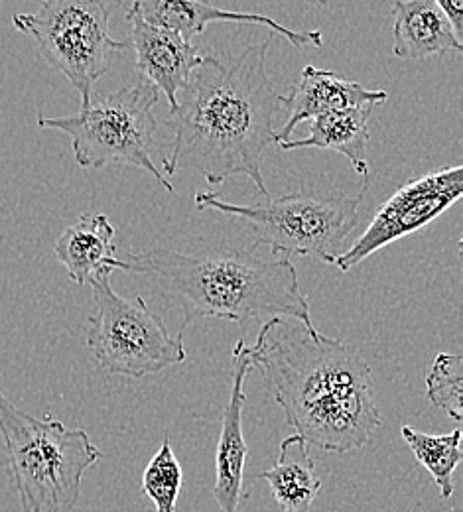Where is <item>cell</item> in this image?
<instances>
[{
	"mask_svg": "<svg viewBox=\"0 0 463 512\" xmlns=\"http://www.w3.org/2000/svg\"><path fill=\"white\" fill-rule=\"evenodd\" d=\"M272 36L268 32L263 42L247 46L239 56L203 54L170 111L174 142L162 164L166 178L192 170L209 186H219L245 176L263 197H270L263 158L268 146L276 144L274 119L284 109V97L266 71Z\"/></svg>",
	"mask_w": 463,
	"mask_h": 512,
	"instance_id": "cell-1",
	"label": "cell"
},
{
	"mask_svg": "<svg viewBox=\"0 0 463 512\" xmlns=\"http://www.w3.org/2000/svg\"><path fill=\"white\" fill-rule=\"evenodd\" d=\"M239 343L308 446L345 455L381 428L373 371L351 345L294 318H270L253 345Z\"/></svg>",
	"mask_w": 463,
	"mask_h": 512,
	"instance_id": "cell-2",
	"label": "cell"
},
{
	"mask_svg": "<svg viewBox=\"0 0 463 512\" xmlns=\"http://www.w3.org/2000/svg\"><path fill=\"white\" fill-rule=\"evenodd\" d=\"M123 260L127 274L146 276L162 296L182 306V335L207 318L231 323L294 318L314 325L308 298L288 258L263 260L255 256V247L205 256L152 247Z\"/></svg>",
	"mask_w": 463,
	"mask_h": 512,
	"instance_id": "cell-3",
	"label": "cell"
},
{
	"mask_svg": "<svg viewBox=\"0 0 463 512\" xmlns=\"http://www.w3.org/2000/svg\"><path fill=\"white\" fill-rule=\"evenodd\" d=\"M0 436L20 512L75 511L85 473L103 459L89 434L52 414L30 416L0 390Z\"/></svg>",
	"mask_w": 463,
	"mask_h": 512,
	"instance_id": "cell-4",
	"label": "cell"
},
{
	"mask_svg": "<svg viewBox=\"0 0 463 512\" xmlns=\"http://www.w3.org/2000/svg\"><path fill=\"white\" fill-rule=\"evenodd\" d=\"M365 192L367 184L357 195L300 190L255 203H229L217 193L201 192L196 195V207L239 219L255 233L253 247L265 245L276 258L304 256L335 264L359 227Z\"/></svg>",
	"mask_w": 463,
	"mask_h": 512,
	"instance_id": "cell-5",
	"label": "cell"
},
{
	"mask_svg": "<svg viewBox=\"0 0 463 512\" xmlns=\"http://www.w3.org/2000/svg\"><path fill=\"white\" fill-rule=\"evenodd\" d=\"M160 93L146 81L123 85L105 99L91 103L71 117L38 115L42 128L62 130L71 138L75 162L81 168H105L109 164H127L150 174L164 190L174 192L166 174L154 164L158 152L164 164L166 154L156 144L154 105Z\"/></svg>",
	"mask_w": 463,
	"mask_h": 512,
	"instance_id": "cell-6",
	"label": "cell"
},
{
	"mask_svg": "<svg viewBox=\"0 0 463 512\" xmlns=\"http://www.w3.org/2000/svg\"><path fill=\"white\" fill-rule=\"evenodd\" d=\"M30 14H14L12 24L36 40L42 58L62 71L81 97V109L93 103L95 83L129 48L109 32L105 0H40Z\"/></svg>",
	"mask_w": 463,
	"mask_h": 512,
	"instance_id": "cell-7",
	"label": "cell"
},
{
	"mask_svg": "<svg viewBox=\"0 0 463 512\" xmlns=\"http://www.w3.org/2000/svg\"><path fill=\"white\" fill-rule=\"evenodd\" d=\"M89 284L97 310L87 320L85 341L103 371L142 379L186 361L184 335H170L166 323L148 308L144 298L119 296L111 286V276Z\"/></svg>",
	"mask_w": 463,
	"mask_h": 512,
	"instance_id": "cell-8",
	"label": "cell"
},
{
	"mask_svg": "<svg viewBox=\"0 0 463 512\" xmlns=\"http://www.w3.org/2000/svg\"><path fill=\"white\" fill-rule=\"evenodd\" d=\"M462 193V166H444L436 172L404 182L397 192L379 205L359 239L337 256L335 266L341 272H349L398 239L422 231L448 211Z\"/></svg>",
	"mask_w": 463,
	"mask_h": 512,
	"instance_id": "cell-9",
	"label": "cell"
},
{
	"mask_svg": "<svg viewBox=\"0 0 463 512\" xmlns=\"http://www.w3.org/2000/svg\"><path fill=\"white\" fill-rule=\"evenodd\" d=\"M255 371L237 341L231 357V394L223 408L219 442L215 449L213 501L219 512H243L249 493L243 491V477L249 448L243 434V408L247 402L245 381Z\"/></svg>",
	"mask_w": 463,
	"mask_h": 512,
	"instance_id": "cell-10",
	"label": "cell"
},
{
	"mask_svg": "<svg viewBox=\"0 0 463 512\" xmlns=\"http://www.w3.org/2000/svg\"><path fill=\"white\" fill-rule=\"evenodd\" d=\"M127 20L131 22V42L127 44L134 50L140 81L156 87L174 111L178 95L203 58L198 44L133 14H127Z\"/></svg>",
	"mask_w": 463,
	"mask_h": 512,
	"instance_id": "cell-11",
	"label": "cell"
},
{
	"mask_svg": "<svg viewBox=\"0 0 463 512\" xmlns=\"http://www.w3.org/2000/svg\"><path fill=\"white\" fill-rule=\"evenodd\" d=\"M127 14L138 16L148 24L172 30L186 40H196L205 32L209 24L239 22V24L266 26L270 32L284 36L294 48H302L306 44H314L320 48L324 44V34L318 30L296 32L263 14L235 12V10L213 6L205 0H133Z\"/></svg>",
	"mask_w": 463,
	"mask_h": 512,
	"instance_id": "cell-12",
	"label": "cell"
},
{
	"mask_svg": "<svg viewBox=\"0 0 463 512\" xmlns=\"http://www.w3.org/2000/svg\"><path fill=\"white\" fill-rule=\"evenodd\" d=\"M387 99V91L369 89L357 81L339 77L330 69L306 65L290 97H284L288 119L280 130H276V144L292 140V132L300 123L357 107H375Z\"/></svg>",
	"mask_w": 463,
	"mask_h": 512,
	"instance_id": "cell-13",
	"label": "cell"
},
{
	"mask_svg": "<svg viewBox=\"0 0 463 512\" xmlns=\"http://www.w3.org/2000/svg\"><path fill=\"white\" fill-rule=\"evenodd\" d=\"M115 227L103 213L81 215L60 235L54 255L66 266L75 284L111 276L115 270L127 272V262L117 255Z\"/></svg>",
	"mask_w": 463,
	"mask_h": 512,
	"instance_id": "cell-14",
	"label": "cell"
},
{
	"mask_svg": "<svg viewBox=\"0 0 463 512\" xmlns=\"http://www.w3.org/2000/svg\"><path fill=\"white\" fill-rule=\"evenodd\" d=\"M448 16L432 0H397L393 4V54L402 60H426L462 52Z\"/></svg>",
	"mask_w": 463,
	"mask_h": 512,
	"instance_id": "cell-15",
	"label": "cell"
},
{
	"mask_svg": "<svg viewBox=\"0 0 463 512\" xmlns=\"http://www.w3.org/2000/svg\"><path fill=\"white\" fill-rule=\"evenodd\" d=\"M253 479L265 481L284 512H308L322 491V479L310 446L296 434L280 444L276 463Z\"/></svg>",
	"mask_w": 463,
	"mask_h": 512,
	"instance_id": "cell-16",
	"label": "cell"
},
{
	"mask_svg": "<svg viewBox=\"0 0 463 512\" xmlns=\"http://www.w3.org/2000/svg\"><path fill=\"white\" fill-rule=\"evenodd\" d=\"M373 107H357L341 113H330L312 121L308 136L298 140H286L278 146L286 152L300 148H320L343 154L355 168L357 174L369 176L367 140H369V117Z\"/></svg>",
	"mask_w": 463,
	"mask_h": 512,
	"instance_id": "cell-17",
	"label": "cell"
},
{
	"mask_svg": "<svg viewBox=\"0 0 463 512\" xmlns=\"http://www.w3.org/2000/svg\"><path fill=\"white\" fill-rule=\"evenodd\" d=\"M400 434L416 461L432 475L442 499H452L456 491L454 473L463 459L462 430L456 428L450 434L434 436L418 432L410 426H402Z\"/></svg>",
	"mask_w": 463,
	"mask_h": 512,
	"instance_id": "cell-18",
	"label": "cell"
},
{
	"mask_svg": "<svg viewBox=\"0 0 463 512\" xmlns=\"http://www.w3.org/2000/svg\"><path fill=\"white\" fill-rule=\"evenodd\" d=\"M182 483V465L174 455L170 436L166 434L162 446L142 473V491L154 503L156 512H176Z\"/></svg>",
	"mask_w": 463,
	"mask_h": 512,
	"instance_id": "cell-19",
	"label": "cell"
},
{
	"mask_svg": "<svg viewBox=\"0 0 463 512\" xmlns=\"http://www.w3.org/2000/svg\"><path fill=\"white\" fill-rule=\"evenodd\" d=\"M462 390V355L438 353L426 375V398L460 422L463 418Z\"/></svg>",
	"mask_w": 463,
	"mask_h": 512,
	"instance_id": "cell-20",
	"label": "cell"
},
{
	"mask_svg": "<svg viewBox=\"0 0 463 512\" xmlns=\"http://www.w3.org/2000/svg\"><path fill=\"white\" fill-rule=\"evenodd\" d=\"M452 22L458 38L463 40V0H432Z\"/></svg>",
	"mask_w": 463,
	"mask_h": 512,
	"instance_id": "cell-21",
	"label": "cell"
},
{
	"mask_svg": "<svg viewBox=\"0 0 463 512\" xmlns=\"http://www.w3.org/2000/svg\"><path fill=\"white\" fill-rule=\"evenodd\" d=\"M310 4H314V6H324V4H328L330 0H308Z\"/></svg>",
	"mask_w": 463,
	"mask_h": 512,
	"instance_id": "cell-22",
	"label": "cell"
},
{
	"mask_svg": "<svg viewBox=\"0 0 463 512\" xmlns=\"http://www.w3.org/2000/svg\"><path fill=\"white\" fill-rule=\"evenodd\" d=\"M117 2H121V0H117Z\"/></svg>",
	"mask_w": 463,
	"mask_h": 512,
	"instance_id": "cell-23",
	"label": "cell"
}]
</instances>
